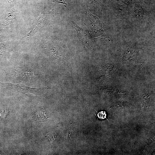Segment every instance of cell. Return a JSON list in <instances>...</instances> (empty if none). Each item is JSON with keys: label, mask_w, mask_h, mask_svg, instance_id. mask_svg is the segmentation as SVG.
I'll return each instance as SVG.
<instances>
[{"label": "cell", "mask_w": 155, "mask_h": 155, "mask_svg": "<svg viewBox=\"0 0 155 155\" xmlns=\"http://www.w3.org/2000/svg\"><path fill=\"white\" fill-rule=\"evenodd\" d=\"M115 68V65L113 63H107L101 67L97 78L99 79L109 75Z\"/></svg>", "instance_id": "1"}, {"label": "cell", "mask_w": 155, "mask_h": 155, "mask_svg": "<svg viewBox=\"0 0 155 155\" xmlns=\"http://www.w3.org/2000/svg\"><path fill=\"white\" fill-rule=\"evenodd\" d=\"M74 25L75 27V29L78 32V35H79L80 39L84 42V43H85H85L87 44V42L86 41V39L85 38V32L84 31L82 28H80L75 23Z\"/></svg>", "instance_id": "2"}, {"label": "cell", "mask_w": 155, "mask_h": 155, "mask_svg": "<svg viewBox=\"0 0 155 155\" xmlns=\"http://www.w3.org/2000/svg\"><path fill=\"white\" fill-rule=\"evenodd\" d=\"M98 117L100 119H103L106 118V114L104 111L99 112L97 114Z\"/></svg>", "instance_id": "3"}, {"label": "cell", "mask_w": 155, "mask_h": 155, "mask_svg": "<svg viewBox=\"0 0 155 155\" xmlns=\"http://www.w3.org/2000/svg\"><path fill=\"white\" fill-rule=\"evenodd\" d=\"M72 131H71V130H67L66 135V138L67 140H69L71 139V136Z\"/></svg>", "instance_id": "4"}]
</instances>
